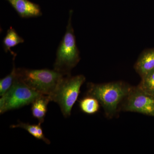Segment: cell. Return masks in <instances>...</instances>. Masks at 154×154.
Masks as SVG:
<instances>
[{
    "mask_svg": "<svg viewBox=\"0 0 154 154\" xmlns=\"http://www.w3.org/2000/svg\"><path fill=\"white\" fill-rule=\"evenodd\" d=\"M72 12L69 11L66 30L58 47L54 64V69L65 76L71 75L72 69L78 64L81 59L72 25Z\"/></svg>",
    "mask_w": 154,
    "mask_h": 154,
    "instance_id": "obj_1",
    "label": "cell"
},
{
    "mask_svg": "<svg viewBox=\"0 0 154 154\" xmlns=\"http://www.w3.org/2000/svg\"><path fill=\"white\" fill-rule=\"evenodd\" d=\"M132 88L121 82L107 84H90L88 95L96 98L101 104L107 116L116 112L122 99L126 98Z\"/></svg>",
    "mask_w": 154,
    "mask_h": 154,
    "instance_id": "obj_2",
    "label": "cell"
},
{
    "mask_svg": "<svg viewBox=\"0 0 154 154\" xmlns=\"http://www.w3.org/2000/svg\"><path fill=\"white\" fill-rule=\"evenodd\" d=\"M17 77L29 88L42 95L49 96L65 75L54 69H17Z\"/></svg>",
    "mask_w": 154,
    "mask_h": 154,
    "instance_id": "obj_3",
    "label": "cell"
},
{
    "mask_svg": "<svg viewBox=\"0 0 154 154\" xmlns=\"http://www.w3.org/2000/svg\"><path fill=\"white\" fill-rule=\"evenodd\" d=\"M85 81L83 75L64 76L52 94L49 95L51 101L57 103L65 117H69L79 94L80 88Z\"/></svg>",
    "mask_w": 154,
    "mask_h": 154,
    "instance_id": "obj_4",
    "label": "cell"
},
{
    "mask_svg": "<svg viewBox=\"0 0 154 154\" xmlns=\"http://www.w3.org/2000/svg\"><path fill=\"white\" fill-rule=\"evenodd\" d=\"M42 94L33 91L17 78L0 99V113L19 109L31 104Z\"/></svg>",
    "mask_w": 154,
    "mask_h": 154,
    "instance_id": "obj_5",
    "label": "cell"
},
{
    "mask_svg": "<svg viewBox=\"0 0 154 154\" xmlns=\"http://www.w3.org/2000/svg\"><path fill=\"white\" fill-rule=\"evenodd\" d=\"M126 98L124 110L154 117V96L146 94L137 87L132 88Z\"/></svg>",
    "mask_w": 154,
    "mask_h": 154,
    "instance_id": "obj_6",
    "label": "cell"
},
{
    "mask_svg": "<svg viewBox=\"0 0 154 154\" xmlns=\"http://www.w3.org/2000/svg\"><path fill=\"white\" fill-rule=\"evenodd\" d=\"M22 18H33L42 15L40 7L28 0H7Z\"/></svg>",
    "mask_w": 154,
    "mask_h": 154,
    "instance_id": "obj_7",
    "label": "cell"
},
{
    "mask_svg": "<svg viewBox=\"0 0 154 154\" xmlns=\"http://www.w3.org/2000/svg\"><path fill=\"white\" fill-rule=\"evenodd\" d=\"M141 77L154 69V48L146 50L140 56L134 66Z\"/></svg>",
    "mask_w": 154,
    "mask_h": 154,
    "instance_id": "obj_8",
    "label": "cell"
},
{
    "mask_svg": "<svg viewBox=\"0 0 154 154\" xmlns=\"http://www.w3.org/2000/svg\"><path fill=\"white\" fill-rule=\"evenodd\" d=\"M49 96L42 95L36 98L32 103L31 110L33 117L37 119L39 123H43L47 112V107L50 102Z\"/></svg>",
    "mask_w": 154,
    "mask_h": 154,
    "instance_id": "obj_9",
    "label": "cell"
},
{
    "mask_svg": "<svg viewBox=\"0 0 154 154\" xmlns=\"http://www.w3.org/2000/svg\"><path fill=\"white\" fill-rule=\"evenodd\" d=\"M24 42L23 38L19 36L13 27H11L8 29L7 34L3 39V46L6 52L9 51L13 56H17V54L12 51L11 48Z\"/></svg>",
    "mask_w": 154,
    "mask_h": 154,
    "instance_id": "obj_10",
    "label": "cell"
},
{
    "mask_svg": "<svg viewBox=\"0 0 154 154\" xmlns=\"http://www.w3.org/2000/svg\"><path fill=\"white\" fill-rule=\"evenodd\" d=\"M41 123L38 122L37 125H32L29 123L20 122L17 125H13L11 126V128H20L27 131L31 135L38 140H41L48 144H50V141L45 137L43 130L42 128Z\"/></svg>",
    "mask_w": 154,
    "mask_h": 154,
    "instance_id": "obj_11",
    "label": "cell"
},
{
    "mask_svg": "<svg viewBox=\"0 0 154 154\" xmlns=\"http://www.w3.org/2000/svg\"><path fill=\"white\" fill-rule=\"evenodd\" d=\"M81 110L88 114H94L99 109V102L93 96H88L82 99L79 102Z\"/></svg>",
    "mask_w": 154,
    "mask_h": 154,
    "instance_id": "obj_12",
    "label": "cell"
},
{
    "mask_svg": "<svg viewBox=\"0 0 154 154\" xmlns=\"http://www.w3.org/2000/svg\"><path fill=\"white\" fill-rule=\"evenodd\" d=\"M13 67L11 72L5 78L0 80V96H3L5 94L13 85L14 81L17 78V68L15 66L14 60L16 56H13Z\"/></svg>",
    "mask_w": 154,
    "mask_h": 154,
    "instance_id": "obj_13",
    "label": "cell"
},
{
    "mask_svg": "<svg viewBox=\"0 0 154 154\" xmlns=\"http://www.w3.org/2000/svg\"><path fill=\"white\" fill-rule=\"evenodd\" d=\"M139 88L146 94L154 96V69L141 77Z\"/></svg>",
    "mask_w": 154,
    "mask_h": 154,
    "instance_id": "obj_14",
    "label": "cell"
}]
</instances>
